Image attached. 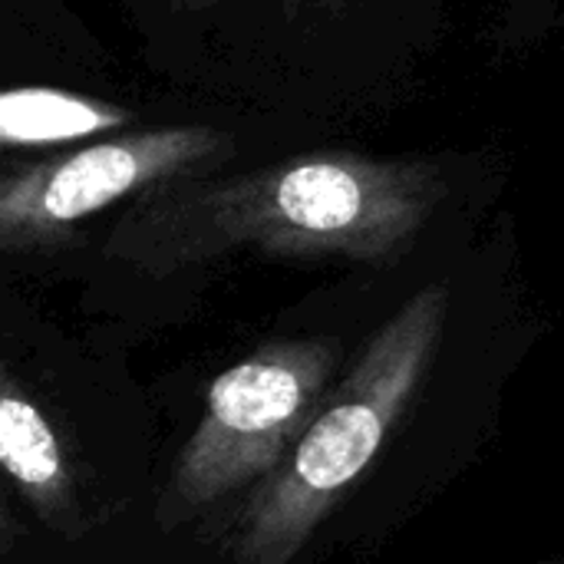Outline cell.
<instances>
[{
	"label": "cell",
	"instance_id": "obj_8",
	"mask_svg": "<svg viewBox=\"0 0 564 564\" xmlns=\"http://www.w3.org/2000/svg\"><path fill=\"white\" fill-rule=\"evenodd\" d=\"M225 0H172L175 10H185V13H195V10H208V7H218Z\"/></svg>",
	"mask_w": 564,
	"mask_h": 564
},
{
	"label": "cell",
	"instance_id": "obj_4",
	"mask_svg": "<svg viewBox=\"0 0 564 564\" xmlns=\"http://www.w3.org/2000/svg\"><path fill=\"white\" fill-rule=\"evenodd\" d=\"M225 149L215 126H149L0 169V254L59 248L96 215L208 169Z\"/></svg>",
	"mask_w": 564,
	"mask_h": 564
},
{
	"label": "cell",
	"instance_id": "obj_1",
	"mask_svg": "<svg viewBox=\"0 0 564 564\" xmlns=\"http://www.w3.org/2000/svg\"><path fill=\"white\" fill-rule=\"evenodd\" d=\"M443 198L436 165L364 155H307L228 178L182 175L132 198L112 228L109 258L149 274L231 251L387 264L416 241Z\"/></svg>",
	"mask_w": 564,
	"mask_h": 564
},
{
	"label": "cell",
	"instance_id": "obj_3",
	"mask_svg": "<svg viewBox=\"0 0 564 564\" xmlns=\"http://www.w3.org/2000/svg\"><path fill=\"white\" fill-rule=\"evenodd\" d=\"M337 370L330 340H271L218 373L175 456L162 519L185 522L258 486L294 449Z\"/></svg>",
	"mask_w": 564,
	"mask_h": 564
},
{
	"label": "cell",
	"instance_id": "obj_7",
	"mask_svg": "<svg viewBox=\"0 0 564 564\" xmlns=\"http://www.w3.org/2000/svg\"><path fill=\"white\" fill-rule=\"evenodd\" d=\"M13 539H17V519H13V506H10V486L0 476V555L10 552Z\"/></svg>",
	"mask_w": 564,
	"mask_h": 564
},
{
	"label": "cell",
	"instance_id": "obj_5",
	"mask_svg": "<svg viewBox=\"0 0 564 564\" xmlns=\"http://www.w3.org/2000/svg\"><path fill=\"white\" fill-rule=\"evenodd\" d=\"M0 476L50 529H73L83 516L79 479L59 430L23 383L0 367Z\"/></svg>",
	"mask_w": 564,
	"mask_h": 564
},
{
	"label": "cell",
	"instance_id": "obj_6",
	"mask_svg": "<svg viewBox=\"0 0 564 564\" xmlns=\"http://www.w3.org/2000/svg\"><path fill=\"white\" fill-rule=\"evenodd\" d=\"M135 126V109L59 89V86H13L0 89V152L79 145L116 135Z\"/></svg>",
	"mask_w": 564,
	"mask_h": 564
},
{
	"label": "cell",
	"instance_id": "obj_2",
	"mask_svg": "<svg viewBox=\"0 0 564 564\" xmlns=\"http://www.w3.org/2000/svg\"><path fill=\"white\" fill-rule=\"evenodd\" d=\"M446 288H423L324 393L307 430L248 496L235 529V564H291L337 502L370 469L406 416L443 340Z\"/></svg>",
	"mask_w": 564,
	"mask_h": 564
}]
</instances>
